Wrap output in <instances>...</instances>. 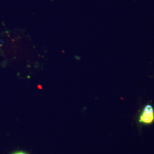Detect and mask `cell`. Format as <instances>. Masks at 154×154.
<instances>
[{"label":"cell","instance_id":"6da1fadb","mask_svg":"<svg viewBox=\"0 0 154 154\" xmlns=\"http://www.w3.org/2000/svg\"><path fill=\"white\" fill-rule=\"evenodd\" d=\"M138 122L142 125H150L154 122V109L151 105H146L141 111Z\"/></svg>","mask_w":154,"mask_h":154},{"label":"cell","instance_id":"7a4b0ae2","mask_svg":"<svg viewBox=\"0 0 154 154\" xmlns=\"http://www.w3.org/2000/svg\"><path fill=\"white\" fill-rule=\"evenodd\" d=\"M13 154H27L25 152H17L16 153Z\"/></svg>","mask_w":154,"mask_h":154}]
</instances>
